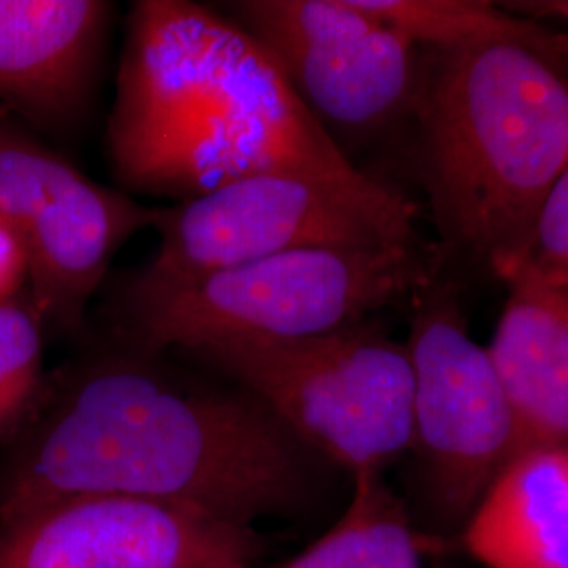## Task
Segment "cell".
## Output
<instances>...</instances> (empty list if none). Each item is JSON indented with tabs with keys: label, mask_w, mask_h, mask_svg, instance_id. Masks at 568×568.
<instances>
[{
	"label": "cell",
	"mask_w": 568,
	"mask_h": 568,
	"mask_svg": "<svg viewBox=\"0 0 568 568\" xmlns=\"http://www.w3.org/2000/svg\"><path fill=\"white\" fill-rule=\"evenodd\" d=\"M0 476V523L81 495H121L248 525L314 497L318 455L243 387L192 384L103 356L44 392Z\"/></svg>",
	"instance_id": "cell-1"
},
{
	"label": "cell",
	"mask_w": 568,
	"mask_h": 568,
	"mask_svg": "<svg viewBox=\"0 0 568 568\" xmlns=\"http://www.w3.org/2000/svg\"><path fill=\"white\" fill-rule=\"evenodd\" d=\"M105 143L124 187L173 203L288 171L379 209L417 211L349 161L243 28L187 0L133 4Z\"/></svg>",
	"instance_id": "cell-2"
},
{
	"label": "cell",
	"mask_w": 568,
	"mask_h": 568,
	"mask_svg": "<svg viewBox=\"0 0 568 568\" xmlns=\"http://www.w3.org/2000/svg\"><path fill=\"white\" fill-rule=\"evenodd\" d=\"M410 121L419 180L445 248L506 283L568 164L560 32L419 49Z\"/></svg>",
	"instance_id": "cell-3"
},
{
	"label": "cell",
	"mask_w": 568,
	"mask_h": 568,
	"mask_svg": "<svg viewBox=\"0 0 568 568\" xmlns=\"http://www.w3.org/2000/svg\"><path fill=\"white\" fill-rule=\"evenodd\" d=\"M440 255L413 243L305 246L185 283L122 281L116 325L143 352L227 337L302 339L366 323L438 278Z\"/></svg>",
	"instance_id": "cell-4"
},
{
	"label": "cell",
	"mask_w": 568,
	"mask_h": 568,
	"mask_svg": "<svg viewBox=\"0 0 568 568\" xmlns=\"http://www.w3.org/2000/svg\"><path fill=\"white\" fill-rule=\"evenodd\" d=\"M257 396L314 455L384 474L413 447V368L373 321L302 339L227 337L185 349Z\"/></svg>",
	"instance_id": "cell-5"
},
{
	"label": "cell",
	"mask_w": 568,
	"mask_h": 568,
	"mask_svg": "<svg viewBox=\"0 0 568 568\" xmlns=\"http://www.w3.org/2000/svg\"><path fill=\"white\" fill-rule=\"evenodd\" d=\"M413 368V447L432 523L464 530L514 459V422L487 347L474 342L457 291L413 300L405 342Z\"/></svg>",
	"instance_id": "cell-6"
},
{
	"label": "cell",
	"mask_w": 568,
	"mask_h": 568,
	"mask_svg": "<svg viewBox=\"0 0 568 568\" xmlns=\"http://www.w3.org/2000/svg\"><path fill=\"white\" fill-rule=\"evenodd\" d=\"M415 215L363 203L300 173H255L159 209L156 253L133 276L185 283L305 246L413 243Z\"/></svg>",
	"instance_id": "cell-7"
},
{
	"label": "cell",
	"mask_w": 568,
	"mask_h": 568,
	"mask_svg": "<svg viewBox=\"0 0 568 568\" xmlns=\"http://www.w3.org/2000/svg\"><path fill=\"white\" fill-rule=\"evenodd\" d=\"M225 9L342 150L410 121L419 49L358 0H239Z\"/></svg>",
	"instance_id": "cell-8"
},
{
	"label": "cell",
	"mask_w": 568,
	"mask_h": 568,
	"mask_svg": "<svg viewBox=\"0 0 568 568\" xmlns=\"http://www.w3.org/2000/svg\"><path fill=\"white\" fill-rule=\"evenodd\" d=\"M156 211L87 178L13 122H0V217L18 234L26 293L44 328L79 333L110 262Z\"/></svg>",
	"instance_id": "cell-9"
},
{
	"label": "cell",
	"mask_w": 568,
	"mask_h": 568,
	"mask_svg": "<svg viewBox=\"0 0 568 568\" xmlns=\"http://www.w3.org/2000/svg\"><path fill=\"white\" fill-rule=\"evenodd\" d=\"M248 525L163 501L81 495L0 523V568H253Z\"/></svg>",
	"instance_id": "cell-10"
},
{
	"label": "cell",
	"mask_w": 568,
	"mask_h": 568,
	"mask_svg": "<svg viewBox=\"0 0 568 568\" xmlns=\"http://www.w3.org/2000/svg\"><path fill=\"white\" fill-rule=\"evenodd\" d=\"M112 16L103 0H0V102L53 133L79 126Z\"/></svg>",
	"instance_id": "cell-11"
},
{
	"label": "cell",
	"mask_w": 568,
	"mask_h": 568,
	"mask_svg": "<svg viewBox=\"0 0 568 568\" xmlns=\"http://www.w3.org/2000/svg\"><path fill=\"white\" fill-rule=\"evenodd\" d=\"M487 345L514 422V459L568 448V288L509 284Z\"/></svg>",
	"instance_id": "cell-12"
},
{
	"label": "cell",
	"mask_w": 568,
	"mask_h": 568,
	"mask_svg": "<svg viewBox=\"0 0 568 568\" xmlns=\"http://www.w3.org/2000/svg\"><path fill=\"white\" fill-rule=\"evenodd\" d=\"M462 535L485 568H568V448L511 459Z\"/></svg>",
	"instance_id": "cell-13"
},
{
	"label": "cell",
	"mask_w": 568,
	"mask_h": 568,
	"mask_svg": "<svg viewBox=\"0 0 568 568\" xmlns=\"http://www.w3.org/2000/svg\"><path fill=\"white\" fill-rule=\"evenodd\" d=\"M276 568H424V541L384 474L366 471L337 525Z\"/></svg>",
	"instance_id": "cell-14"
},
{
	"label": "cell",
	"mask_w": 568,
	"mask_h": 568,
	"mask_svg": "<svg viewBox=\"0 0 568 568\" xmlns=\"http://www.w3.org/2000/svg\"><path fill=\"white\" fill-rule=\"evenodd\" d=\"M366 11L396 28L417 49L443 51L501 39H530L548 32L544 23L518 20L480 0H358Z\"/></svg>",
	"instance_id": "cell-15"
},
{
	"label": "cell",
	"mask_w": 568,
	"mask_h": 568,
	"mask_svg": "<svg viewBox=\"0 0 568 568\" xmlns=\"http://www.w3.org/2000/svg\"><path fill=\"white\" fill-rule=\"evenodd\" d=\"M44 392V325L23 291L0 305V443L20 438Z\"/></svg>",
	"instance_id": "cell-16"
},
{
	"label": "cell",
	"mask_w": 568,
	"mask_h": 568,
	"mask_svg": "<svg viewBox=\"0 0 568 568\" xmlns=\"http://www.w3.org/2000/svg\"><path fill=\"white\" fill-rule=\"evenodd\" d=\"M506 284L568 288V164L541 204Z\"/></svg>",
	"instance_id": "cell-17"
},
{
	"label": "cell",
	"mask_w": 568,
	"mask_h": 568,
	"mask_svg": "<svg viewBox=\"0 0 568 568\" xmlns=\"http://www.w3.org/2000/svg\"><path fill=\"white\" fill-rule=\"evenodd\" d=\"M28 284V262L18 234L0 217V305L21 295Z\"/></svg>",
	"instance_id": "cell-18"
},
{
	"label": "cell",
	"mask_w": 568,
	"mask_h": 568,
	"mask_svg": "<svg viewBox=\"0 0 568 568\" xmlns=\"http://www.w3.org/2000/svg\"><path fill=\"white\" fill-rule=\"evenodd\" d=\"M508 11L530 13L539 20H554L562 26L560 37L565 41L568 55V0H537V2H508L504 4Z\"/></svg>",
	"instance_id": "cell-19"
}]
</instances>
